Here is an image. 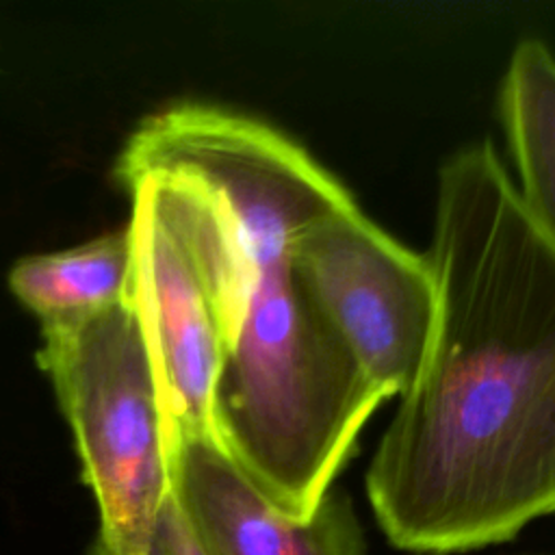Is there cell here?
Listing matches in <instances>:
<instances>
[{"instance_id": "1", "label": "cell", "mask_w": 555, "mask_h": 555, "mask_svg": "<svg viewBox=\"0 0 555 555\" xmlns=\"http://www.w3.org/2000/svg\"><path fill=\"white\" fill-rule=\"evenodd\" d=\"M115 176L150 180L206 284L223 345L219 442L280 512L310 518L386 401L293 264L295 236L353 197L282 132L206 104L143 119Z\"/></svg>"}, {"instance_id": "2", "label": "cell", "mask_w": 555, "mask_h": 555, "mask_svg": "<svg viewBox=\"0 0 555 555\" xmlns=\"http://www.w3.org/2000/svg\"><path fill=\"white\" fill-rule=\"evenodd\" d=\"M425 258L434 343L364 490L392 546L451 555L555 516V247L490 141L442 165Z\"/></svg>"}, {"instance_id": "3", "label": "cell", "mask_w": 555, "mask_h": 555, "mask_svg": "<svg viewBox=\"0 0 555 555\" xmlns=\"http://www.w3.org/2000/svg\"><path fill=\"white\" fill-rule=\"evenodd\" d=\"M39 366L74 431L108 555H145L171 496L158 386L130 295L95 314L41 325Z\"/></svg>"}, {"instance_id": "4", "label": "cell", "mask_w": 555, "mask_h": 555, "mask_svg": "<svg viewBox=\"0 0 555 555\" xmlns=\"http://www.w3.org/2000/svg\"><path fill=\"white\" fill-rule=\"evenodd\" d=\"M293 264L362 375L386 399L408 392L427 362L438 319L427 258L349 202L295 236Z\"/></svg>"}, {"instance_id": "5", "label": "cell", "mask_w": 555, "mask_h": 555, "mask_svg": "<svg viewBox=\"0 0 555 555\" xmlns=\"http://www.w3.org/2000/svg\"><path fill=\"white\" fill-rule=\"evenodd\" d=\"M126 189L132 195L130 301L152 360L169 453L182 436H217L215 392L223 345L193 254L150 180Z\"/></svg>"}, {"instance_id": "6", "label": "cell", "mask_w": 555, "mask_h": 555, "mask_svg": "<svg viewBox=\"0 0 555 555\" xmlns=\"http://www.w3.org/2000/svg\"><path fill=\"white\" fill-rule=\"evenodd\" d=\"M169 464L173 499L204 555H366L345 492L330 490L310 518H291L212 434L178 438Z\"/></svg>"}, {"instance_id": "7", "label": "cell", "mask_w": 555, "mask_h": 555, "mask_svg": "<svg viewBox=\"0 0 555 555\" xmlns=\"http://www.w3.org/2000/svg\"><path fill=\"white\" fill-rule=\"evenodd\" d=\"M499 113L518 171V199L555 247V56L540 39H522L514 48Z\"/></svg>"}, {"instance_id": "8", "label": "cell", "mask_w": 555, "mask_h": 555, "mask_svg": "<svg viewBox=\"0 0 555 555\" xmlns=\"http://www.w3.org/2000/svg\"><path fill=\"white\" fill-rule=\"evenodd\" d=\"M130 280L132 241L124 228L72 249L22 258L9 273V288L46 325L124 301Z\"/></svg>"}, {"instance_id": "9", "label": "cell", "mask_w": 555, "mask_h": 555, "mask_svg": "<svg viewBox=\"0 0 555 555\" xmlns=\"http://www.w3.org/2000/svg\"><path fill=\"white\" fill-rule=\"evenodd\" d=\"M89 555H108V553L98 542H93V546L89 548ZM145 555H204L186 518L182 516L173 499V492L154 525V533L150 538Z\"/></svg>"}]
</instances>
